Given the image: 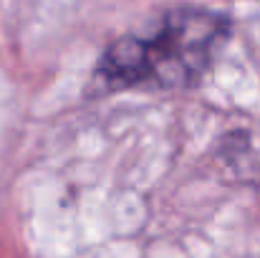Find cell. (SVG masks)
I'll use <instances>...</instances> for the list:
<instances>
[{
	"mask_svg": "<svg viewBox=\"0 0 260 258\" xmlns=\"http://www.w3.org/2000/svg\"><path fill=\"white\" fill-rule=\"evenodd\" d=\"M230 33V20L202 8H177L147 36H121L99 66L96 81L106 89L184 86L197 81Z\"/></svg>",
	"mask_w": 260,
	"mask_h": 258,
	"instance_id": "cell-1",
	"label": "cell"
}]
</instances>
